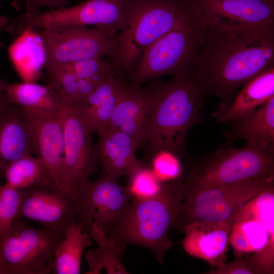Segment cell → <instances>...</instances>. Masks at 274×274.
<instances>
[{
	"label": "cell",
	"mask_w": 274,
	"mask_h": 274,
	"mask_svg": "<svg viewBox=\"0 0 274 274\" xmlns=\"http://www.w3.org/2000/svg\"><path fill=\"white\" fill-rule=\"evenodd\" d=\"M1 4H0V8L1 7ZM4 30V24H3V15H0V32ZM1 47L0 45V47Z\"/></svg>",
	"instance_id": "8d00e7d4"
},
{
	"label": "cell",
	"mask_w": 274,
	"mask_h": 274,
	"mask_svg": "<svg viewBox=\"0 0 274 274\" xmlns=\"http://www.w3.org/2000/svg\"><path fill=\"white\" fill-rule=\"evenodd\" d=\"M183 8V0H130L126 25L107 60L116 75L130 76L144 51L177 26Z\"/></svg>",
	"instance_id": "8992f818"
},
{
	"label": "cell",
	"mask_w": 274,
	"mask_h": 274,
	"mask_svg": "<svg viewBox=\"0 0 274 274\" xmlns=\"http://www.w3.org/2000/svg\"><path fill=\"white\" fill-rule=\"evenodd\" d=\"M64 236L16 220L0 245V274L52 273L54 253Z\"/></svg>",
	"instance_id": "30bf717a"
},
{
	"label": "cell",
	"mask_w": 274,
	"mask_h": 274,
	"mask_svg": "<svg viewBox=\"0 0 274 274\" xmlns=\"http://www.w3.org/2000/svg\"><path fill=\"white\" fill-rule=\"evenodd\" d=\"M63 176L67 191L76 195L98 166L93 133L75 105L63 106Z\"/></svg>",
	"instance_id": "4fadbf2b"
},
{
	"label": "cell",
	"mask_w": 274,
	"mask_h": 274,
	"mask_svg": "<svg viewBox=\"0 0 274 274\" xmlns=\"http://www.w3.org/2000/svg\"><path fill=\"white\" fill-rule=\"evenodd\" d=\"M8 84L0 76V116L7 111L13 105L8 100L5 93V88Z\"/></svg>",
	"instance_id": "e575fe53"
},
{
	"label": "cell",
	"mask_w": 274,
	"mask_h": 274,
	"mask_svg": "<svg viewBox=\"0 0 274 274\" xmlns=\"http://www.w3.org/2000/svg\"><path fill=\"white\" fill-rule=\"evenodd\" d=\"M148 103L143 88L132 84H123L118 100L107 128L118 129L124 123L146 118Z\"/></svg>",
	"instance_id": "484cf974"
},
{
	"label": "cell",
	"mask_w": 274,
	"mask_h": 274,
	"mask_svg": "<svg viewBox=\"0 0 274 274\" xmlns=\"http://www.w3.org/2000/svg\"><path fill=\"white\" fill-rule=\"evenodd\" d=\"M63 108L59 112L23 109L32 128L36 156L41 160L49 180L67 191L63 176Z\"/></svg>",
	"instance_id": "9a60e30c"
},
{
	"label": "cell",
	"mask_w": 274,
	"mask_h": 274,
	"mask_svg": "<svg viewBox=\"0 0 274 274\" xmlns=\"http://www.w3.org/2000/svg\"><path fill=\"white\" fill-rule=\"evenodd\" d=\"M89 233L98 247L85 252L89 268L87 273L98 274L103 269L109 274L128 273L121 260L126 245L109 236L96 222L92 223Z\"/></svg>",
	"instance_id": "603a6c76"
},
{
	"label": "cell",
	"mask_w": 274,
	"mask_h": 274,
	"mask_svg": "<svg viewBox=\"0 0 274 274\" xmlns=\"http://www.w3.org/2000/svg\"><path fill=\"white\" fill-rule=\"evenodd\" d=\"M274 96V66L245 83L227 103H220L211 113L221 123L237 121Z\"/></svg>",
	"instance_id": "ffe728a7"
},
{
	"label": "cell",
	"mask_w": 274,
	"mask_h": 274,
	"mask_svg": "<svg viewBox=\"0 0 274 274\" xmlns=\"http://www.w3.org/2000/svg\"><path fill=\"white\" fill-rule=\"evenodd\" d=\"M5 93L9 102L24 108L59 112L63 107L50 86L33 82L8 83Z\"/></svg>",
	"instance_id": "d4e9b609"
},
{
	"label": "cell",
	"mask_w": 274,
	"mask_h": 274,
	"mask_svg": "<svg viewBox=\"0 0 274 274\" xmlns=\"http://www.w3.org/2000/svg\"><path fill=\"white\" fill-rule=\"evenodd\" d=\"M71 0H24L25 9H39L47 7L51 9L64 7Z\"/></svg>",
	"instance_id": "d6a6232c"
},
{
	"label": "cell",
	"mask_w": 274,
	"mask_h": 274,
	"mask_svg": "<svg viewBox=\"0 0 274 274\" xmlns=\"http://www.w3.org/2000/svg\"><path fill=\"white\" fill-rule=\"evenodd\" d=\"M208 24L192 0H183L180 20L176 27L159 38L142 53L129 76L139 85L171 75L191 74L204 46Z\"/></svg>",
	"instance_id": "3957f363"
},
{
	"label": "cell",
	"mask_w": 274,
	"mask_h": 274,
	"mask_svg": "<svg viewBox=\"0 0 274 274\" xmlns=\"http://www.w3.org/2000/svg\"><path fill=\"white\" fill-rule=\"evenodd\" d=\"M3 178L5 183L19 190L39 184L51 183L41 160L33 155L24 156L8 164Z\"/></svg>",
	"instance_id": "4316f807"
},
{
	"label": "cell",
	"mask_w": 274,
	"mask_h": 274,
	"mask_svg": "<svg viewBox=\"0 0 274 274\" xmlns=\"http://www.w3.org/2000/svg\"><path fill=\"white\" fill-rule=\"evenodd\" d=\"M101 58H87L66 66L80 79L94 78L115 73L108 61H103Z\"/></svg>",
	"instance_id": "4dcf8cb0"
},
{
	"label": "cell",
	"mask_w": 274,
	"mask_h": 274,
	"mask_svg": "<svg viewBox=\"0 0 274 274\" xmlns=\"http://www.w3.org/2000/svg\"><path fill=\"white\" fill-rule=\"evenodd\" d=\"M20 191L21 201L16 220L36 221L44 227L64 235L69 226L77 222L76 195L49 182Z\"/></svg>",
	"instance_id": "5bb4252c"
},
{
	"label": "cell",
	"mask_w": 274,
	"mask_h": 274,
	"mask_svg": "<svg viewBox=\"0 0 274 274\" xmlns=\"http://www.w3.org/2000/svg\"><path fill=\"white\" fill-rule=\"evenodd\" d=\"M231 219L219 222L194 221L187 224L182 245L190 255L208 262L218 267L226 261Z\"/></svg>",
	"instance_id": "e0dca14e"
},
{
	"label": "cell",
	"mask_w": 274,
	"mask_h": 274,
	"mask_svg": "<svg viewBox=\"0 0 274 274\" xmlns=\"http://www.w3.org/2000/svg\"><path fill=\"white\" fill-rule=\"evenodd\" d=\"M94 79H80L78 80V92L79 101L86 98L100 84Z\"/></svg>",
	"instance_id": "836d02e7"
},
{
	"label": "cell",
	"mask_w": 274,
	"mask_h": 274,
	"mask_svg": "<svg viewBox=\"0 0 274 274\" xmlns=\"http://www.w3.org/2000/svg\"><path fill=\"white\" fill-rule=\"evenodd\" d=\"M132 197L127 186L101 175L84 183L77 192V222L88 232L96 222L107 234L119 222Z\"/></svg>",
	"instance_id": "7c38bea8"
},
{
	"label": "cell",
	"mask_w": 274,
	"mask_h": 274,
	"mask_svg": "<svg viewBox=\"0 0 274 274\" xmlns=\"http://www.w3.org/2000/svg\"><path fill=\"white\" fill-rule=\"evenodd\" d=\"M274 66V22L208 24L191 75L206 96L227 103L248 81Z\"/></svg>",
	"instance_id": "6da1fadb"
},
{
	"label": "cell",
	"mask_w": 274,
	"mask_h": 274,
	"mask_svg": "<svg viewBox=\"0 0 274 274\" xmlns=\"http://www.w3.org/2000/svg\"><path fill=\"white\" fill-rule=\"evenodd\" d=\"M92 239L81 224L75 222L71 225L55 250L52 273H80L84 249L92 244Z\"/></svg>",
	"instance_id": "cb8c5ba5"
},
{
	"label": "cell",
	"mask_w": 274,
	"mask_h": 274,
	"mask_svg": "<svg viewBox=\"0 0 274 274\" xmlns=\"http://www.w3.org/2000/svg\"><path fill=\"white\" fill-rule=\"evenodd\" d=\"M130 1L86 0L47 11L25 9L18 17L9 18L5 31L18 36L27 28L39 31L60 26L94 25L117 35L126 25Z\"/></svg>",
	"instance_id": "ba28073f"
},
{
	"label": "cell",
	"mask_w": 274,
	"mask_h": 274,
	"mask_svg": "<svg viewBox=\"0 0 274 274\" xmlns=\"http://www.w3.org/2000/svg\"><path fill=\"white\" fill-rule=\"evenodd\" d=\"M143 89L148 108L141 144L151 153L184 155L189 130L204 121L208 97L191 74L170 81L154 79Z\"/></svg>",
	"instance_id": "7a4b0ae2"
},
{
	"label": "cell",
	"mask_w": 274,
	"mask_h": 274,
	"mask_svg": "<svg viewBox=\"0 0 274 274\" xmlns=\"http://www.w3.org/2000/svg\"><path fill=\"white\" fill-rule=\"evenodd\" d=\"M274 186L261 192L230 218L228 243L236 257L245 258L255 274L274 272Z\"/></svg>",
	"instance_id": "52a82bcc"
},
{
	"label": "cell",
	"mask_w": 274,
	"mask_h": 274,
	"mask_svg": "<svg viewBox=\"0 0 274 274\" xmlns=\"http://www.w3.org/2000/svg\"><path fill=\"white\" fill-rule=\"evenodd\" d=\"M208 24L274 22V0H192Z\"/></svg>",
	"instance_id": "2e32d148"
},
{
	"label": "cell",
	"mask_w": 274,
	"mask_h": 274,
	"mask_svg": "<svg viewBox=\"0 0 274 274\" xmlns=\"http://www.w3.org/2000/svg\"><path fill=\"white\" fill-rule=\"evenodd\" d=\"M274 185V177H258L218 186L183 196L172 227L182 232L194 221L219 222L230 219L261 192Z\"/></svg>",
	"instance_id": "9c48e42d"
},
{
	"label": "cell",
	"mask_w": 274,
	"mask_h": 274,
	"mask_svg": "<svg viewBox=\"0 0 274 274\" xmlns=\"http://www.w3.org/2000/svg\"><path fill=\"white\" fill-rule=\"evenodd\" d=\"M225 136L231 142L244 140L274 149V96L242 119L234 121Z\"/></svg>",
	"instance_id": "44dd1931"
},
{
	"label": "cell",
	"mask_w": 274,
	"mask_h": 274,
	"mask_svg": "<svg viewBox=\"0 0 274 274\" xmlns=\"http://www.w3.org/2000/svg\"><path fill=\"white\" fill-rule=\"evenodd\" d=\"M20 201V190L6 183L0 185V245L11 232Z\"/></svg>",
	"instance_id": "f1b7e54d"
},
{
	"label": "cell",
	"mask_w": 274,
	"mask_h": 274,
	"mask_svg": "<svg viewBox=\"0 0 274 274\" xmlns=\"http://www.w3.org/2000/svg\"><path fill=\"white\" fill-rule=\"evenodd\" d=\"M34 154L36 148L31 125L22 107L13 105L0 116V185L8 164Z\"/></svg>",
	"instance_id": "d6986e66"
},
{
	"label": "cell",
	"mask_w": 274,
	"mask_h": 274,
	"mask_svg": "<svg viewBox=\"0 0 274 274\" xmlns=\"http://www.w3.org/2000/svg\"><path fill=\"white\" fill-rule=\"evenodd\" d=\"M10 58L25 82H33L46 64L43 40L37 31L26 28L8 48Z\"/></svg>",
	"instance_id": "7402d4cb"
},
{
	"label": "cell",
	"mask_w": 274,
	"mask_h": 274,
	"mask_svg": "<svg viewBox=\"0 0 274 274\" xmlns=\"http://www.w3.org/2000/svg\"><path fill=\"white\" fill-rule=\"evenodd\" d=\"M130 176V182L127 187L133 197L152 196L158 191L161 186L154 173L146 166Z\"/></svg>",
	"instance_id": "f546056e"
},
{
	"label": "cell",
	"mask_w": 274,
	"mask_h": 274,
	"mask_svg": "<svg viewBox=\"0 0 274 274\" xmlns=\"http://www.w3.org/2000/svg\"><path fill=\"white\" fill-rule=\"evenodd\" d=\"M178 177L183 196L250 179L274 177V149L249 142L238 148H219L196 159Z\"/></svg>",
	"instance_id": "5b68a950"
},
{
	"label": "cell",
	"mask_w": 274,
	"mask_h": 274,
	"mask_svg": "<svg viewBox=\"0 0 274 274\" xmlns=\"http://www.w3.org/2000/svg\"><path fill=\"white\" fill-rule=\"evenodd\" d=\"M46 51L47 67L66 66L90 58L110 56L117 35L97 27L66 25L38 31Z\"/></svg>",
	"instance_id": "8fae6325"
},
{
	"label": "cell",
	"mask_w": 274,
	"mask_h": 274,
	"mask_svg": "<svg viewBox=\"0 0 274 274\" xmlns=\"http://www.w3.org/2000/svg\"><path fill=\"white\" fill-rule=\"evenodd\" d=\"M98 134L99 140L94 150L102 175L118 180L145 166L135 156L138 144L129 136L118 129L110 128Z\"/></svg>",
	"instance_id": "ac0fdd59"
},
{
	"label": "cell",
	"mask_w": 274,
	"mask_h": 274,
	"mask_svg": "<svg viewBox=\"0 0 274 274\" xmlns=\"http://www.w3.org/2000/svg\"><path fill=\"white\" fill-rule=\"evenodd\" d=\"M24 0H12L11 5L17 10H20L24 6Z\"/></svg>",
	"instance_id": "d590c367"
},
{
	"label": "cell",
	"mask_w": 274,
	"mask_h": 274,
	"mask_svg": "<svg viewBox=\"0 0 274 274\" xmlns=\"http://www.w3.org/2000/svg\"><path fill=\"white\" fill-rule=\"evenodd\" d=\"M208 274H253L243 257H236L232 261L208 271Z\"/></svg>",
	"instance_id": "1f68e13d"
},
{
	"label": "cell",
	"mask_w": 274,
	"mask_h": 274,
	"mask_svg": "<svg viewBox=\"0 0 274 274\" xmlns=\"http://www.w3.org/2000/svg\"><path fill=\"white\" fill-rule=\"evenodd\" d=\"M48 86L55 92L62 106L79 101L78 78L67 66L47 67Z\"/></svg>",
	"instance_id": "83f0119b"
},
{
	"label": "cell",
	"mask_w": 274,
	"mask_h": 274,
	"mask_svg": "<svg viewBox=\"0 0 274 274\" xmlns=\"http://www.w3.org/2000/svg\"><path fill=\"white\" fill-rule=\"evenodd\" d=\"M183 198L178 177L162 185L154 195L132 197L119 222L107 234L124 244H135L150 250L163 262L172 246L168 231L180 212Z\"/></svg>",
	"instance_id": "277c9868"
}]
</instances>
